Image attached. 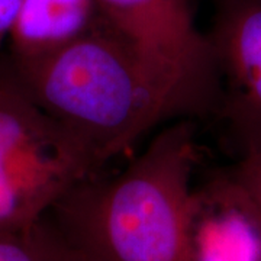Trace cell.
Listing matches in <instances>:
<instances>
[{
	"label": "cell",
	"mask_w": 261,
	"mask_h": 261,
	"mask_svg": "<svg viewBox=\"0 0 261 261\" xmlns=\"http://www.w3.org/2000/svg\"><path fill=\"white\" fill-rule=\"evenodd\" d=\"M12 73L100 168L160 125L212 115L192 86L103 15L89 34L54 54L13 61Z\"/></svg>",
	"instance_id": "cell-1"
},
{
	"label": "cell",
	"mask_w": 261,
	"mask_h": 261,
	"mask_svg": "<svg viewBox=\"0 0 261 261\" xmlns=\"http://www.w3.org/2000/svg\"><path fill=\"white\" fill-rule=\"evenodd\" d=\"M193 119H177L126 167L83 178L48 212L82 261H187Z\"/></svg>",
	"instance_id": "cell-2"
},
{
	"label": "cell",
	"mask_w": 261,
	"mask_h": 261,
	"mask_svg": "<svg viewBox=\"0 0 261 261\" xmlns=\"http://www.w3.org/2000/svg\"><path fill=\"white\" fill-rule=\"evenodd\" d=\"M100 170L13 73L0 75V232L38 222L71 187Z\"/></svg>",
	"instance_id": "cell-3"
},
{
	"label": "cell",
	"mask_w": 261,
	"mask_h": 261,
	"mask_svg": "<svg viewBox=\"0 0 261 261\" xmlns=\"http://www.w3.org/2000/svg\"><path fill=\"white\" fill-rule=\"evenodd\" d=\"M206 34L218 80L215 115L238 161L261 152V0H215Z\"/></svg>",
	"instance_id": "cell-4"
},
{
	"label": "cell",
	"mask_w": 261,
	"mask_h": 261,
	"mask_svg": "<svg viewBox=\"0 0 261 261\" xmlns=\"http://www.w3.org/2000/svg\"><path fill=\"white\" fill-rule=\"evenodd\" d=\"M103 18L155 57L216 109L218 80L206 34L192 0H97Z\"/></svg>",
	"instance_id": "cell-5"
},
{
	"label": "cell",
	"mask_w": 261,
	"mask_h": 261,
	"mask_svg": "<svg viewBox=\"0 0 261 261\" xmlns=\"http://www.w3.org/2000/svg\"><path fill=\"white\" fill-rule=\"evenodd\" d=\"M187 261H261V214L233 170L192 189Z\"/></svg>",
	"instance_id": "cell-6"
},
{
	"label": "cell",
	"mask_w": 261,
	"mask_h": 261,
	"mask_svg": "<svg viewBox=\"0 0 261 261\" xmlns=\"http://www.w3.org/2000/svg\"><path fill=\"white\" fill-rule=\"evenodd\" d=\"M100 19L97 0H20L8 38L13 61L54 54L89 34Z\"/></svg>",
	"instance_id": "cell-7"
},
{
	"label": "cell",
	"mask_w": 261,
	"mask_h": 261,
	"mask_svg": "<svg viewBox=\"0 0 261 261\" xmlns=\"http://www.w3.org/2000/svg\"><path fill=\"white\" fill-rule=\"evenodd\" d=\"M0 261H82L45 215L27 228L0 232Z\"/></svg>",
	"instance_id": "cell-8"
},
{
	"label": "cell",
	"mask_w": 261,
	"mask_h": 261,
	"mask_svg": "<svg viewBox=\"0 0 261 261\" xmlns=\"http://www.w3.org/2000/svg\"><path fill=\"white\" fill-rule=\"evenodd\" d=\"M232 170L251 195L261 214V152L248 159L240 160Z\"/></svg>",
	"instance_id": "cell-9"
},
{
	"label": "cell",
	"mask_w": 261,
	"mask_h": 261,
	"mask_svg": "<svg viewBox=\"0 0 261 261\" xmlns=\"http://www.w3.org/2000/svg\"><path fill=\"white\" fill-rule=\"evenodd\" d=\"M20 0H0V45L9 38Z\"/></svg>",
	"instance_id": "cell-10"
},
{
	"label": "cell",
	"mask_w": 261,
	"mask_h": 261,
	"mask_svg": "<svg viewBox=\"0 0 261 261\" xmlns=\"http://www.w3.org/2000/svg\"><path fill=\"white\" fill-rule=\"evenodd\" d=\"M212 2H215V0H212Z\"/></svg>",
	"instance_id": "cell-11"
}]
</instances>
